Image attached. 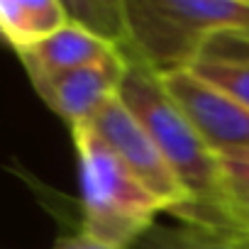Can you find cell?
Listing matches in <instances>:
<instances>
[{
	"label": "cell",
	"mask_w": 249,
	"mask_h": 249,
	"mask_svg": "<svg viewBox=\"0 0 249 249\" xmlns=\"http://www.w3.org/2000/svg\"><path fill=\"white\" fill-rule=\"evenodd\" d=\"M124 69H127V56H124V49H120L103 64L49 76L35 81L32 86L39 98L73 130L88 124L110 100L120 95Z\"/></svg>",
	"instance_id": "6"
},
{
	"label": "cell",
	"mask_w": 249,
	"mask_h": 249,
	"mask_svg": "<svg viewBox=\"0 0 249 249\" xmlns=\"http://www.w3.org/2000/svg\"><path fill=\"white\" fill-rule=\"evenodd\" d=\"M71 22L86 27L88 32L124 47L127 44V15H124V3H66Z\"/></svg>",
	"instance_id": "10"
},
{
	"label": "cell",
	"mask_w": 249,
	"mask_h": 249,
	"mask_svg": "<svg viewBox=\"0 0 249 249\" xmlns=\"http://www.w3.org/2000/svg\"><path fill=\"white\" fill-rule=\"evenodd\" d=\"M54 249H112V247H107V244H100V242H95V239H90L88 234H73V237H69V239H61Z\"/></svg>",
	"instance_id": "14"
},
{
	"label": "cell",
	"mask_w": 249,
	"mask_h": 249,
	"mask_svg": "<svg viewBox=\"0 0 249 249\" xmlns=\"http://www.w3.org/2000/svg\"><path fill=\"white\" fill-rule=\"evenodd\" d=\"M191 71L210 83L213 88L222 90L232 100L249 107V64H213V61H196Z\"/></svg>",
	"instance_id": "12"
},
{
	"label": "cell",
	"mask_w": 249,
	"mask_h": 249,
	"mask_svg": "<svg viewBox=\"0 0 249 249\" xmlns=\"http://www.w3.org/2000/svg\"><path fill=\"white\" fill-rule=\"evenodd\" d=\"M217 217L222 230L237 237H249V181L222 174V191L217 200Z\"/></svg>",
	"instance_id": "11"
},
{
	"label": "cell",
	"mask_w": 249,
	"mask_h": 249,
	"mask_svg": "<svg viewBox=\"0 0 249 249\" xmlns=\"http://www.w3.org/2000/svg\"><path fill=\"white\" fill-rule=\"evenodd\" d=\"M220 166H222V174L249 181V149L247 152H234V154L220 157Z\"/></svg>",
	"instance_id": "13"
},
{
	"label": "cell",
	"mask_w": 249,
	"mask_h": 249,
	"mask_svg": "<svg viewBox=\"0 0 249 249\" xmlns=\"http://www.w3.org/2000/svg\"><path fill=\"white\" fill-rule=\"evenodd\" d=\"M122 47L88 32L86 27L69 22L66 27H61L59 32H54L52 37H47L44 42L18 52L30 81H42L49 76H59L73 69H83V66H93V64H103L110 56H115Z\"/></svg>",
	"instance_id": "7"
},
{
	"label": "cell",
	"mask_w": 249,
	"mask_h": 249,
	"mask_svg": "<svg viewBox=\"0 0 249 249\" xmlns=\"http://www.w3.org/2000/svg\"><path fill=\"white\" fill-rule=\"evenodd\" d=\"M122 49L127 56V69L120 86V100L142 122L191 196V203L171 215L222 230L217 217V200L222 191L220 157L205 144L188 115L169 95L161 73L127 47Z\"/></svg>",
	"instance_id": "1"
},
{
	"label": "cell",
	"mask_w": 249,
	"mask_h": 249,
	"mask_svg": "<svg viewBox=\"0 0 249 249\" xmlns=\"http://www.w3.org/2000/svg\"><path fill=\"white\" fill-rule=\"evenodd\" d=\"M161 78L169 95L217 157L249 149V107L213 88L191 69L164 73Z\"/></svg>",
	"instance_id": "5"
},
{
	"label": "cell",
	"mask_w": 249,
	"mask_h": 249,
	"mask_svg": "<svg viewBox=\"0 0 249 249\" xmlns=\"http://www.w3.org/2000/svg\"><path fill=\"white\" fill-rule=\"evenodd\" d=\"M88 124L161 203L164 213H174L191 203L186 186L178 181L161 149L154 144L142 122L120 100V95L110 100Z\"/></svg>",
	"instance_id": "4"
},
{
	"label": "cell",
	"mask_w": 249,
	"mask_h": 249,
	"mask_svg": "<svg viewBox=\"0 0 249 249\" xmlns=\"http://www.w3.org/2000/svg\"><path fill=\"white\" fill-rule=\"evenodd\" d=\"M71 135L81 171V232L112 249H130L164 213L161 203L90 124Z\"/></svg>",
	"instance_id": "3"
},
{
	"label": "cell",
	"mask_w": 249,
	"mask_h": 249,
	"mask_svg": "<svg viewBox=\"0 0 249 249\" xmlns=\"http://www.w3.org/2000/svg\"><path fill=\"white\" fill-rule=\"evenodd\" d=\"M127 47L157 73L191 69L210 37L249 32V0H130Z\"/></svg>",
	"instance_id": "2"
},
{
	"label": "cell",
	"mask_w": 249,
	"mask_h": 249,
	"mask_svg": "<svg viewBox=\"0 0 249 249\" xmlns=\"http://www.w3.org/2000/svg\"><path fill=\"white\" fill-rule=\"evenodd\" d=\"M242 242H244V247L249 249V237H242Z\"/></svg>",
	"instance_id": "15"
},
{
	"label": "cell",
	"mask_w": 249,
	"mask_h": 249,
	"mask_svg": "<svg viewBox=\"0 0 249 249\" xmlns=\"http://www.w3.org/2000/svg\"><path fill=\"white\" fill-rule=\"evenodd\" d=\"M71 22L61 0H3L0 30L15 52H25Z\"/></svg>",
	"instance_id": "8"
},
{
	"label": "cell",
	"mask_w": 249,
	"mask_h": 249,
	"mask_svg": "<svg viewBox=\"0 0 249 249\" xmlns=\"http://www.w3.org/2000/svg\"><path fill=\"white\" fill-rule=\"evenodd\" d=\"M178 225H152L130 249H247L242 237L227 230L176 217Z\"/></svg>",
	"instance_id": "9"
}]
</instances>
